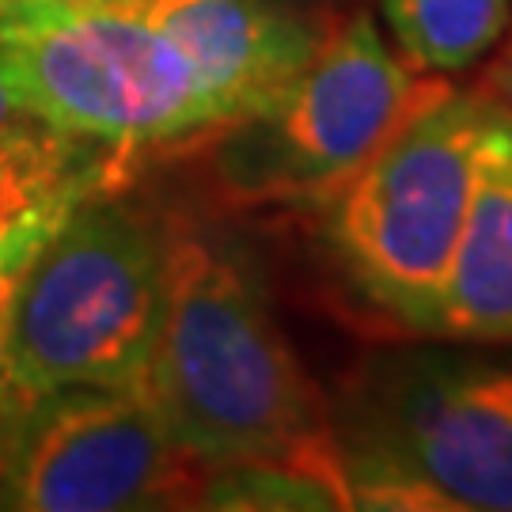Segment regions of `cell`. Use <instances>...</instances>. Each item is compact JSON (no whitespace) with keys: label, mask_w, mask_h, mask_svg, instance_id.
Wrapping results in <instances>:
<instances>
[{"label":"cell","mask_w":512,"mask_h":512,"mask_svg":"<svg viewBox=\"0 0 512 512\" xmlns=\"http://www.w3.org/2000/svg\"><path fill=\"white\" fill-rule=\"evenodd\" d=\"M141 395L202 467H342L330 406L277 323L255 258L202 220L167 209L160 323Z\"/></svg>","instance_id":"obj_1"},{"label":"cell","mask_w":512,"mask_h":512,"mask_svg":"<svg viewBox=\"0 0 512 512\" xmlns=\"http://www.w3.org/2000/svg\"><path fill=\"white\" fill-rule=\"evenodd\" d=\"M509 122L482 92L421 76L399 126L319 202V243L338 289L406 342L437 338L478 183Z\"/></svg>","instance_id":"obj_2"},{"label":"cell","mask_w":512,"mask_h":512,"mask_svg":"<svg viewBox=\"0 0 512 512\" xmlns=\"http://www.w3.org/2000/svg\"><path fill=\"white\" fill-rule=\"evenodd\" d=\"M418 342L330 406L349 509L512 512V342Z\"/></svg>","instance_id":"obj_3"},{"label":"cell","mask_w":512,"mask_h":512,"mask_svg":"<svg viewBox=\"0 0 512 512\" xmlns=\"http://www.w3.org/2000/svg\"><path fill=\"white\" fill-rule=\"evenodd\" d=\"M167 205L126 190L80 202L27 258L0 319V368L23 399L137 387L160 323Z\"/></svg>","instance_id":"obj_4"},{"label":"cell","mask_w":512,"mask_h":512,"mask_svg":"<svg viewBox=\"0 0 512 512\" xmlns=\"http://www.w3.org/2000/svg\"><path fill=\"white\" fill-rule=\"evenodd\" d=\"M0 73L38 122L156 156L224 122L133 0H4Z\"/></svg>","instance_id":"obj_5"},{"label":"cell","mask_w":512,"mask_h":512,"mask_svg":"<svg viewBox=\"0 0 512 512\" xmlns=\"http://www.w3.org/2000/svg\"><path fill=\"white\" fill-rule=\"evenodd\" d=\"M421 76L387 50L376 19L361 12L323 35L304 73L270 107L179 148L202 156L220 202L319 205L399 126Z\"/></svg>","instance_id":"obj_6"},{"label":"cell","mask_w":512,"mask_h":512,"mask_svg":"<svg viewBox=\"0 0 512 512\" xmlns=\"http://www.w3.org/2000/svg\"><path fill=\"white\" fill-rule=\"evenodd\" d=\"M205 471L171 440L141 387H61L19 406L0 509H198Z\"/></svg>","instance_id":"obj_7"},{"label":"cell","mask_w":512,"mask_h":512,"mask_svg":"<svg viewBox=\"0 0 512 512\" xmlns=\"http://www.w3.org/2000/svg\"><path fill=\"white\" fill-rule=\"evenodd\" d=\"M190 61L224 122L270 107L304 73L323 31L277 0H133Z\"/></svg>","instance_id":"obj_8"},{"label":"cell","mask_w":512,"mask_h":512,"mask_svg":"<svg viewBox=\"0 0 512 512\" xmlns=\"http://www.w3.org/2000/svg\"><path fill=\"white\" fill-rule=\"evenodd\" d=\"M141 156L99 145L46 122H27L0 141V247H42L80 202L126 190Z\"/></svg>","instance_id":"obj_9"},{"label":"cell","mask_w":512,"mask_h":512,"mask_svg":"<svg viewBox=\"0 0 512 512\" xmlns=\"http://www.w3.org/2000/svg\"><path fill=\"white\" fill-rule=\"evenodd\" d=\"M437 338L512 342V122L482 171Z\"/></svg>","instance_id":"obj_10"},{"label":"cell","mask_w":512,"mask_h":512,"mask_svg":"<svg viewBox=\"0 0 512 512\" xmlns=\"http://www.w3.org/2000/svg\"><path fill=\"white\" fill-rule=\"evenodd\" d=\"M399 54L418 73H459L512 27V0H376Z\"/></svg>","instance_id":"obj_11"},{"label":"cell","mask_w":512,"mask_h":512,"mask_svg":"<svg viewBox=\"0 0 512 512\" xmlns=\"http://www.w3.org/2000/svg\"><path fill=\"white\" fill-rule=\"evenodd\" d=\"M482 61H486V69H482L478 92L486 95V99H494L497 107L512 114V27Z\"/></svg>","instance_id":"obj_12"},{"label":"cell","mask_w":512,"mask_h":512,"mask_svg":"<svg viewBox=\"0 0 512 512\" xmlns=\"http://www.w3.org/2000/svg\"><path fill=\"white\" fill-rule=\"evenodd\" d=\"M27 122H35V114L23 107V99H19L16 88L8 84V76L0 73V141H4L8 133H16L19 126H27Z\"/></svg>","instance_id":"obj_13"},{"label":"cell","mask_w":512,"mask_h":512,"mask_svg":"<svg viewBox=\"0 0 512 512\" xmlns=\"http://www.w3.org/2000/svg\"><path fill=\"white\" fill-rule=\"evenodd\" d=\"M38 247H0V319H4V304L12 296L19 270L27 266V258L35 255Z\"/></svg>","instance_id":"obj_14"},{"label":"cell","mask_w":512,"mask_h":512,"mask_svg":"<svg viewBox=\"0 0 512 512\" xmlns=\"http://www.w3.org/2000/svg\"><path fill=\"white\" fill-rule=\"evenodd\" d=\"M23 403H27V399L12 387V380H8V376H4V368H0V467H4L8 437H12V425H16V414H19V406Z\"/></svg>","instance_id":"obj_15"},{"label":"cell","mask_w":512,"mask_h":512,"mask_svg":"<svg viewBox=\"0 0 512 512\" xmlns=\"http://www.w3.org/2000/svg\"><path fill=\"white\" fill-rule=\"evenodd\" d=\"M0 4H4V0H0Z\"/></svg>","instance_id":"obj_16"}]
</instances>
